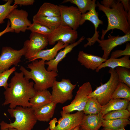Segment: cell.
<instances>
[{"label": "cell", "instance_id": "42", "mask_svg": "<svg viewBox=\"0 0 130 130\" xmlns=\"http://www.w3.org/2000/svg\"><path fill=\"white\" fill-rule=\"evenodd\" d=\"M80 128V125H78L77 126L74 128L73 129L71 130H79Z\"/></svg>", "mask_w": 130, "mask_h": 130}, {"label": "cell", "instance_id": "32", "mask_svg": "<svg viewBox=\"0 0 130 130\" xmlns=\"http://www.w3.org/2000/svg\"><path fill=\"white\" fill-rule=\"evenodd\" d=\"M115 69L117 75L119 82L124 83L130 87V69L122 67H117Z\"/></svg>", "mask_w": 130, "mask_h": 130}, {"label": "cell", "instance_id": "37", "mask_svg": "<svg viewBox=\"0 0 130 130\" xmlns=\"http://www.w3.org/2000/svg\"><path fill=\"white\" fill-rule=\"evenodd\" d=\"M122 4L125 10L127 12L130 11V7L129 4L130 0H119Z\"/></svg>", "mask_w": 130, "mask_h": 130}, {"label": "cell", "instance_id": "6", "mask_svg": "<svg viewBox=\"0 0 130 130\" xmlns=\"http://www.w3.org/2000/svg\"><path fill=\"white\" fill-rule=\"evenodd\" d=\"M76 85V84H72L68 79L63 78L60 81L55 80L52 87V102L57 104H63L71 100L73 91Z\"/></svg>", "mask_w": 130, "mask_h": 130}, {"label": "cell", "instance_id": "40", "mask_svg": "<svg viewBox=\"0 0 130 130\" xmlns=\"http://www.w3.org/2000/svg\"><path fill=\"white\" fill-rule=\"evenodd\" d=\"M101 130H126L124 128H120L113 129L104 127H103Z\"/></svg>", "mask_w": 130, "mask_h": 130}, {"label": "cell", "instance_id": "29", "mask_svg": "<svg viewBox=\"0 0 130 130\" xmlns=\"http://www.w3.org/2000/svg\"><path fill=\"white\" fill-rule=\"evenodd\" d=\"M95 0H64L62 3L70 2L76 5L82 14L89 11L92 8Z\"/></svg>", "mask_w": 130, "mask_h": 130}, {"label": "cell", "instance_id": "34", "mask_svg": "<svg viewBox=\"0 0 130 130\" xmlns=\"http://www.w3.org/2000/svg\"><path fill=\"white\" fill-rule=\"evenodd\" d=\"M16 69V67L14 66L10 69L0 73V87H3L5 89L8 87V84L7 81L9 78Z\"/></svg>", "mask_w": 130, "mask_h": 130}, {"label": "cell", "instance_id": "27", "mask_svg": "<svg viewBox=\"0 0 130 130\" xmlns=\"http://www.w3.org/2000/svg\"><path fill=\"white\" fill-rule=\"evenodd\" d=\"M102 106L95 98H89L83 111L85 115L98 114L101 112Z\"/></svg>", "mask_w": 130, "mask_h": 130}, {"label": "cell", "instance_id": "23", "mask_svg": "<svg viewBox=\"0 0 130 130\" xmlns=\"http://www.w3.org/2000/svg\"><path fill=\"white\" fill-rule=\"evenodd\" d=\"M130 102L126 99H111L107 104L102 106L101 113L103 116L112 111L126 109Z\"/></svg>", "mask_w": 130, "mask_h": 130}, {"label": "cell", "instance_id": "33", "mask_svg": "<svg viewBox=\"0 0 130 130\" xmlns=\"http://www.w3.org/2000/svg\"><path fill=\"white\" fill-rule=\"evenodd\" d=\"M27 30L48 36L52 32L46 26L40 23L34 22L27 28Z\"/></svg>", "mask_w": 130, "mask_h": 130}, {"label": "cell", "instance_id": "45", "mask_svg": "<svg viewBox=\"0 0 130 130\" xmlns=\"http://www.w3.org/2000/svg\"><path fill=\"white\" fill-rule=\"evenodd\" d=\"M45 130H50L49 127L46 128Z\"/></svg>", "mask_w": 130, "mask_h": 130}, {"label": "cell", "instance_id": "39", "mask_svg": "<svg viewBox=\"0 0 130 130\" xmlns=\"http://www.w3.org/2000/svg\"><path fill=\"white\" fill-rule=\"evenodd\" d=\"M57 119L56 118H54L49 123V126L50 130H53L56 126V124L57 122Z\"/></svg>", "mask_w": 130, "mask_h": 130}, {"label": "cell", "instance_id": "28", "mask_svg": "<svg viewBox=\"0 0 130 130\" xmlns=\"http://www.w3.org/2000/svg\"><path fill=\"white\" fill-rule=\"evenodd\" d=\"M130 124V121L128 119L121 118L107 120L104 119L102 126L103 127L115 129L124 128Z\"/></svg>", "mask_w": 130, "mask_h": 130}, {"label": "cell", "instance_id": "30", "mask_svg": "<svg viewBox=\"0 0 130 130\" xmlns=\"http://www.w3.org/2000/svg\"><path fill=\"white\" fill-rule=\"evenodd\" d=\"M12 0H8L5 4L0 5V24L4 23V20L13 10L17 7V5H11Z\"/></svg>", "mask_w": 130, "mask_h": 130}, {"label": "cell", "instance_id": "20", "mask_svg": "<svg viewBox=\"0 0 130 130\" xmlns=\"http://www.w3.org/2000/svg\"><path fill=\"white\" fill-rule=\"evenodd\" d=\"M29 102L31 107L35 110L52 102L51 94L47 89L37 91Z\"/></svg>", "mask_w": 130, "mask_h": 130}, {"label": "cell", "instance_id": "21", "mask_svg": "<svg viewBox=\"0 0 130 130\" xmlns=\"http://www.w3.org/2000/svg\"><path fill=\"white\" fill-rule=\"evenodd\" d=\"M57 104L53 102L34 110L37 120L48 122L53 117Z\"/></svg>", "mask_w": 130, "mask_h": 130}, {"label": "cell", "instance_id": "43", "mask_svg": "<svg viewBox=\"0 0 130 130\" xmlns=\"http://www.w3.org/2000/svg\"><path fill=\"white\" fill-rule=\"evenodd\" d=\"M8 130H18L17 129L13 128H8Z\"/></svg>", "mask_w": 130, "mask_h": 130}, {"label": "cell", "instance_id": "8", "mask_svg": "<svg viewBox=\"0 0 130 130\" xmlns=\"http://www.w3.org/2000/svg\"><path fill=\"white\" fill-rule=\"evenodd\" d=\"M48 44V36L37 33L32 32L29 38L24 43L25 58L28 59L35 56Z\"/></svg>", "mask_w": 130, "mask_h": 130}, {"label": "cell", "instance_id": "44", "mask_svg": "<svg viewBox=\"0 0 130 130\" xmlns=\"http://www.w3.org/2000/svg\"><path fill=\"white\" fill-rule=\"evenodd\" d=\"M0 130H8V128H5L1 129Z\"/></svg>", "mask_w": 130, "mask_h": 130}, {"label": "cell", "instance_id": "35", "mask_svg": "<svg viewBox=\"0 0 130 130\" xmlns=\"http://www.w3.org/2000/svg\"><path fill=\"white\" fill-rule=\"evenodd\" d=\"M130 56V44L128 42L125 49L124 50H117L112 52L111 54L110 58H117L122 56Z\"/></svg>", "mask_w": 130, "mask_h": 130}, {"label": "cell", "instance_id": "13", "mask_svg": "<svg viewBox=\"0 0 130 130\" xmlns=\"http://www.w3.org/2000/svg\"><path fill=\"white\" fill-rule=\"evenodd\" d=\"M61 117L53 130H71L80 125L85 114L83 111L73 114L60 112Z\"/></svg>", "mask_w": 130, "mask_h": 130}, {"label": "cell", "instance_id": "11", "mask_svg": "<svg viewBox=\"0 0 130 130\" xmlns=\"http://www.w3.org/2000/svg\"><path fill=\"white\" fill-rule=\"evenodd\" d=\"M61 25L67 26L76 30L80 26L81 13L77 7L63 5L58 6Z\"/></svg>", "mask_w": 130, "mask_h": 130}, {"label": "cell", "instance_id": "10", "mask_svg": "<svg viewBox=\"0 0 130 130\" xmlns=\"http://www.w3.org/2000/svg\"><path fill=\"white\" fill-rule=\"evenodd\" d=\"M78 38L77 31L67 26L61 24L52 31L48 36V44L54 45L60 41L65 44H72L75 43Z\"/></svg>", "mask_w": 130, "mask_h": 130}, {"label": "cell", "instance_id": "38", "mask_svg": "<svg viewBox=\"0 0 130 130\" xmlns=\"http://www.w3.org/2000/svg\"><path fill=\"white\" fill-rule=\"evenodd\" d=\"M10 23L9 20L8 21L7 25L6 28L3 31L0 32V37L4 34L9 32H13L14 31L11 30L10 28Z\"/></svg>", "mask_w": 130, "mask_h": 130}, {"label": "cell", "instance_id": "24", "mask_svg": "<svg viewBox=\"0 0 130 130\" xmlns=\"http://www.w3.org/2000/svg\"><path fill=\"white\" fill-rule=\"evenodd\" d=\"M33 22L40 23L46 26L52 31L61 24L60 16L47 17L36 14L33 18Z\"/></svg>", "mask_w": 130, "mask_h": 130}, {"label": "cell", "instance_id": "36", "mask_svg": "<svg viewBox=\"0 0 130 130\" xmlns=\"http://www.w3.org/2000/svg\"><path fill=\"white\" fill-rule=\"evenodd\" d=\"M34 0H14V4L20 6H28L33 4Z\"/></svg>", "mask_w": 130, "mask_h": 130}, {"label": "cell", "instance_id": "22", "mask_svg": "<svg viewBox=\"0 0 130 130\" xmlns=\"http://www.w3.org/2000/svg\"><path fill=\"white\" fill-rule=\"evenodd\" d=\"M130 56H124L120 58H110L103 63L96 70L98 72L101 69L105 67L115 69L117 67H122L130 69Z\"/></svg>", "mask_w": 130, "mask_h": 130}, {"label": "cell", "instance_id": "25", "mask_svg": "<svg viewBox=\"0 0 130 130\" xmlns=\"http://www.w3.org/2000/svg\"><path fill=\"white\" fill-rule=\"evenodd\" d=\"M36 14L44 16H60L58 6L48 2L44 3Z\"/></svg>", "mask_w": 130, "mask_h": 130}, {"label": "cell", "instance_id": "46", "mask_svg": "<svg viewBox=\"0 0 130 130\" xmlns=\"http://www.w3.org/2000/svg\"><path fill=\"white\" fill-rule=\"evenodd\" d=\"M79 130H82L80 128L79 129Z\"/></svg>", "mask_w": 130, "mask_h": 130}, {"label": "cell", "instance_id": "1", "mask_svg": "<svg viewBox=\"0 0 130 130\" xmlns=\"http://www.w3.org/2000/svg\"><path fill=\"white\" fill-rule=\"evenodd\" d=\"M33 81L25 78L21 72H15L8 87L4 92L5 101L3 105L9 104L10 108L17 106L31 107L30 101L37 92Z\"/></svg>", "mask_w": 130, "mask_h": 130}, {"label": "cell", "instance_id": "5", "mask_svg": "<svg viewBox=\"0 0 130 130\" xmlns=\"http://www.w3.org/2000/svg\"><path fill=\"white\" fill-rule=\"evenodd\" d=\"M110 76L106 83L97 87L87 96L88 98H95L99 104L103 106L107 104L111 99L112 95L119 82L118 76L115 69L110 68L109 71Z\"/></svg>", "mask_w": 130, "mask_h": 130}, {"label": "cell", "instance_id": "19", "mask_svg": "<svg viewBox=\"0 0 130 130\" xmlns=\"http://www.w3.org/2000/svg\"><path fill=\"white\" fill-rule=\"evenodd\" d=\"M69 44H65L59 41L52 48L39 51L34 56L28 59L29 62H32L37 59H41L42 60L47 61L54 59L60 50L64 48Z\"/></svg>", "mask_w": 130, "mask_h": 130}, {"label": "cell", "instance_id": "2", "mask_svg": "<svg viewBox=\"0 0 130 130\" xmlns=\"http://www.w3.org/2000/svg\"><path fill=\"white\" fill-rule=\"evenodd\" d=\"M96 6L105 13L108 20L107 28L102 30L101 40L104 39L105 35L111 30L118 29L125 34L130 31V18L119 0H112L109 7L104 6L98 1L97 2Z\"/></svg>", "mask_w": 130, "mask_h": 130}, {"label": "cell", "instance_id": "18", "mask_svg": "<svg viewBox=\"0 0 130 130\" xmlns=\"http://www.w3.org/2000/svg\"><path fill=\"white\" fill-rule=\"evenodd\" d=\"M103 116L101 112L85 115L80 125L82 130H98L102 126Z\"/></svg>", "mask_w": 130, "mask_h": 130}, {"label": "cell", "instance_id": "4", "mask_svg": "<svg viewBox=\"0 0 130 130\" xmlns=\"http://www.w3.org/2000/svg\"><path fill=\"white\" fill-rule=\"evenodd\" d=\"M7 111L15 120L9 124L2 121L0 124L1 129L13 128L18 130H32L36 123L37 120L31 107L17 106L8 109Z\"/></svg>", "mask_w": 130, "mask_h": 130}, {"label": "cell", "instance_id": "17", "mask_svg": "<svg viewBox=\"0 0 130 130\" xmlns=\"http://www.w3.org/2000/svg\"><path fill=\"white\" fill-rule=\"evenodd\" d=\"M85 39L82 36L77 41L72 44H69L64 49L57 54L54 59L45 62V64L48 65L47 70L49 71H53L58 72V65L59 63L64 59L68 53L70 52L75 46L79 44Z\"/></svg>", "mask_w": 130, "mask_h": 130}, {"label": "cell", "instance_id": "16", "mask_svg": "<svg viewBox=\"0 0 130 130\" xmlns=\"http://www.w3.org/2000/svg\"><path fill=\"white\" fill-rule=\"evenodd\" d=\"M106 60L102 57L88 54L83 51L79 52L77 58L81 65L93 70H96Z\"/></svg>", "mask_w": 130, "mask_h": 130}, {"label": "cell", "instance_id": "9", "mask_svg": "<svg viewBox=\"0 0 130 130\" xmlns=\"http://www.w3.org/2000/svg\"><path fill=\"white\" fill-rule=\"evenodd\" d=\"M25 52L24 47L19 50L10 47H3L0 55V73L9 70L12 65L17 66Z\"/></svg>", "mask_w": 130, "mask_h": 130}, {"label": "cell", "instance_id": "15", "mask_svg": "<svg viewBox=\"0 0 130 130\" xmlns=\"http://www.w3.org/2000/svg\"><path fill=\"white\" fill-rule=\"evenodd\" d=\"M96 2H95L91 9L88 12L82 14L80 21V25L83 24L86 20L91 22L95 28V32L92 37L87 39L88 41L86 44L84 45V47L93 45L96 41L97 39L99 36V32L97 29L99 25H102L103 21L100 20L98 17V12H97L95 8L96 7Z\"/></svg>", "mask_w": 130, "mask_h": 130}, {"label": "cell", "instance_id": "41", "mask_svg": "<svg viewBox=\"0 0 130 130\" xmlns=\"http://www.w3.org/2000/svg\"><path fill=\"white\" fill-rule=\"evenodd\" d=\"M126 109L129 112H130V102L128 104Z\"/></svg>", "mask_w": 130, "mask_h": 130}, {"label": "cell", "instance_id": "26", "mask_svg": "<svg viewBox=\"0 0 130 130\" xmlns=\"http://www.w3.org/2000/svg\"><path fill=\"white\" fill-rule=\"evenodd\" d=\"M121 98L130 100V88L124 83L119 82L111 99Z\"/></svg>", "mask_w": 130, "mask_h": 130}, {"label": "cell", "instance_id": "31", "mask_svg": "<svg viewBox=\"0 0 130 130\" xmlns=\"http://www.w3.org/2000/svg\"><path fill=\"white\" fill-rule=\"evenodd\" d=\"M130 112L126 109H124L110 112L104 115L103 118L104 120H110L119 118L128 119Z\"/></svg>", "mask_w": 130, "mask_h": 130}, {"label": "cell", "instance_id": "3", "mask_svg": "<svg viewBox=\"0 0 130 130\" xmlns=\"http://www.w3.org/2000/svg\"><path fill=\"white\" fill-rule=\"evenodd\" d=\"M32 62L27 65V68L30 69V71L22 66H20V70L23 73L25 78L29 80L31 79L34 81V87L37 91L52 87L58 75L57 72L46 70L45 61L36 60Z\"/></svg>", "mask_w": 130, "mask_h": 130}, {"label": "cell", "instance_id": "7", "mask_svg": "<svg viewBox=\"0 0 130 130\" xmlns=\"http://www.w3.org/2000/svg\"><path fill=\"white\" fill-rule=\"evenodd\" d=\"M92 91L90 83H84L79 88L73 100L69 104L63 107L62 111L67 113L76 110L83 111L88 98L87 96Z\"/></svg>", "mask_w": 130, "mask_h": 130}, {"label": "cell", "instance_id": "14", "mask_svg": "<svg viewBox=\"0 0 130 130\" xmlns=\"http://www.w3.org/2000/svg\"><path fill=\"white\" fill-rule=\"evenodd\" d=\"M108 38L102 40L98 38L96 40L104 52L102 57L106 59H108L111 52L114 48L130 41V31L122 36H113L110 34Z\"/></svg>", "mask_w": 130, "mask_h": 130}, {"label": "cell", "instance_id": "12", "mask_svg": "<svg viewBox=\"0 0 130 130\" xmlns=\"http://www.w3.org/2000/svg\"><path fill=\"white\" fill-rule=\"evenodd\" d=\"M28 13L26 10L15 8L12 10L6 19H9L10 29L14 32L19 33L25 32L32 24L28 20Z\"/></svg>", "mask_w": 130, "mask_h": 130}]
</instances>
